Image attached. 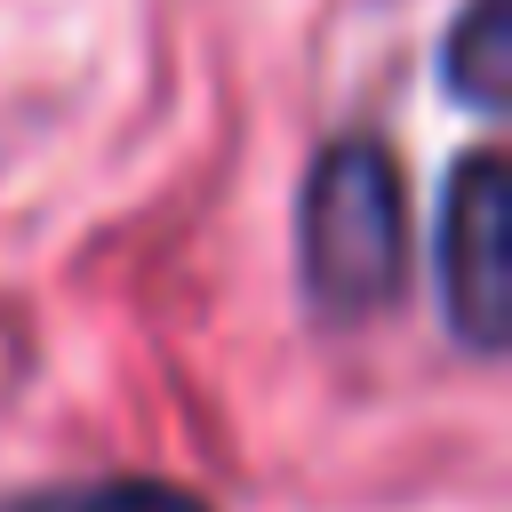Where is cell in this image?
<instances>
[{
  "mask_svg": "<svg viewBox=\"0 0 512 512\" xmlns=\"http://www.w3.org/2000/svg\"><path fill=\"white\" fill-rule=\"evenodd\" d=\"M504 160L480 144L448 168L440 216H432V280H440V320L464 352H504L512 336V248H504Z\"/></svg>",
  "mask_w": 512,
  "mask_h": 512,
  "instance_id": "cell-2",
  "label": "cell"
},
{
  "mask_svg": "<svg viewBox=\"0 0 512 512\" xmlns=\"http://www.w3.org/2000/svg\"><path fill=\"white\" fill-rule=\"evenodd\" d=\"M296 288L328 328H352L408 288V192L384 136L344 128L312 152L296 192Z\"/></svg>",
  "mask_w": 512,
  "mask_h": 512,
  "instance_id": "cell-1",
  "label": "cell"
},
{
  "mask_svg": "<svg viewBox=\"0 0 512 512\" xmlns=\"http://www.w3.org/2000/svg\"><path fill=\"white\" fill-rule=\"evenodd\" d=\"M440 88L480 120L504 112V88H512V0H464V16L440 40Z\"/></svg>",
  "mask_w": 512,
  "mask_h": 512,
  "instance_id": "cell-3",
  "label": "cell"
},
{
  "mask_svg": "<svg viewBox=\"0 0 512 512\" xmlns=\"http://www.w3.org/2000/svg\"><path fill=\"white\" fill-rule=\"evenodd\" d=\"M0 512H216V504L160 472H96V480L16 488V496H0Z\"/></svg>",
  "mask_w": 512,
  "mask_h": 512,
  "instance_id": "cell-4",
  "label": "cell"
}]
</instances>
